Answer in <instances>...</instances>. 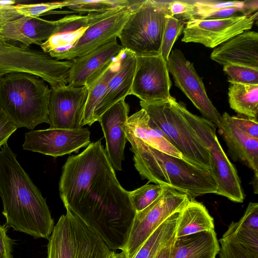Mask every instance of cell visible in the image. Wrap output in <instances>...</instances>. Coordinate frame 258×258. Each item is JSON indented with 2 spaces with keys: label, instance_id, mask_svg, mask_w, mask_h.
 Segmentation results:
<instances>
[{
  "label": "cell",
  "instance_id": "16",
  "mask_svg": "<svg viewBox=\"0 0 258 258\" xmlns=\"http://www.w3.org/2000/svg\"><path fill=\"white\" fill-rule=\"evenodd\" d=\"M49 101L48 123L50 128H83L88 88L69 85L51 88Z\"/></svg>",
  "mask_w": 258,
  "mask_h": 258
},
{
  "label": "cell",
  "instance_id": "13",
  "mask_svg": "<svg viewBox=\"0 0 258 258\" xmlns=\"http://www.w3.org/2000/svg\"><path fill=\"white\" fill-rule=\"evenodd\" d=\"M172 85L167 62L161 55L136 56L130 95L145 103L169 100Z\"/></svg>",
  "mask_w": 258,
  "mask_h": 258
},
{
  "label": "cell",
  "instance_id": "21",
  "mask_svg": "<svg viewBox=\"0 0 258 258\" xmlns=\"http://www.w3.org/2000/svg\"><path fill=\"white\" fill-rule=\"evenodd\" d=\"M211 58L224 66L233 64L258 68V34L245 31L212 51Z\"/></svg>",
  "mask_w": 258,
  "mask_h": 258
},
{
  "label": "cell",
  "instance_id": "6",
  "mask_svg": "<svg viewBox=\"0 0 258 258\" xmlns=\"http://www.w3.org/2000/svg\"><path fill=\"white\" fill-rule=\"evenodd\" d=\"M167 3L168 1H142L118 35L123 49L136 56L160 54L163 33L169 15Z\"/></svg>",
  "mask_w": 258,
  "mask_h": 258
},
{
  "label": "cell",
  "instance_id": "34",
  "mask_svg": "<svg viewBox=\"0 0 258 258\" xmlns=\"http://www.w3.org/2000/svg\"><path fill=\"white\" fill-rule=\"evenodd\" d=\"M223 71L231 84L258 85V68L229 64L223 66Z\"/></svg>",
  "mask_w": 258,
  "mask_h": 258
},
{
  "label": "cell",
  "instance_id": "25",
  "mask_svg": "<svg viewBox=\"0 0 258 258\" xmlns=\"http://www.w3.org/2000/svg\"><path fill=\"white\" fill-rule=\"evenodd\" d=\"M124 132L155 149L183 159L181 154L168 141L162 132L150 121L148 115L143 109L128 117L124 125Z\"/></svg>",
  "mask_w": 258,
  "mask_h": 258
},
{
  "label": "cell",
  "instance_id": "9",
  "mask_svg": "<svg viewBox=\"0 0 258 258\" xmlns=\"http://www.w3.org/2000/svg\"><path fill=\"white\" fill-rule=\"evenodd\" d=\"M177 105L209 150L210 171L217 185L216 194L232 202L242 203L244 195L239 177L218 140L217 126L206 118L191 113L182 103L177 102Z\"/></svg>",
  "mask_w": 258,
  "mask_h": 258
},
{
  "label": "cell",
  "instance_id": "42",
  "mask_svg": "<svg viewBox=\"0 0 258 258\" xmlns=\"http://www.w3.org/2000/svg\"><path fill=\"white\" fill-rule=\"evenodd\" d=\"M13 242L8 236L5 226L0 224V258H13Z\"/></svg>",
  "mask_w": 258,
  "mask_h": 258
},
{
  "label": "cell",
  "instance_id": "43",
  "mask_svg": "<svg viewBox=\"0 0 258 258\" xmlns=\"http://www.w3.org/2000/svg\"><path fill=\"white\" fill-rule=\"evenodd\" d=\"M16 10L15 5L0 8V29L8 22L22 17Z\"/></svg>",
  "mask_w": 258,
  "mask_h": 258
},
{
  "label": "cell",
  "instance_id": "1",
  "mask_svg": "<svg viewBox=\"0 0 258 258\" xmlns=\"http://www.w3.org/2000/svg\"><path fill=\"white\" fill-rule=\"evenodd\" d=\"M59 191L66 210L82 221L110 249H122L136 211L129 191L116 178L101 139L68 157Z\"/></svg>",
  "mask_w": 258,
  "mask_h": 258
},
{
  "label": "cell",
  "instance_id": "10",
  "mask_svg": "<svg viewBox=\"0 0 258 258\" xmlns=\"http://www.w3.org/2000/svg\"><path fill=\"white\" fill-rule=\"evenodd\" d=\"M190 200L186 194L165 186L153 203L136 213L126 241L121 250L125 257L134 258L156 229L172 215L181 211Z\"/></svg>",
  "mask_w": 258,
  "mask_h": 258
},
{
  "label": "cell",
  "instance_id": "38",
  "mask_svg": "<svg viewBox=\"0 0 258 258\" xmlns=\"http://www.w3.org/2000/svg\"><path fill=\"white\" fill-rule=\"evenodd\" d=\"M236 223L242 228L258 232V204L249 203L243 215Z\"/></svg>",
  "mask_w": 258,
  "mask_h": 258
},
{
  "label": "cell",
  "instance_id": "7",
  "mask_svg": "<svg viewBox=\"0 0 258 258\" xmlns=\"http://www.w3.org/2000/svg\"><path fill=\"white\" fill-rule=\"evenodd\" d=\"M112 251L82 221L67 210L48 238L47 258H108Z\"/></svg>",
  "mask_w": 258,
  "mask_h": 258
},
{
  "label": "cell",
  "instance_id": "33",
  "mask_svg": "<svg viewBox=\"0 0 258 258\" xmlns=\"http://www.w3.org/2000/svg\"><path fill=\"white\" fill-rule=\"evenodd\" d=\"M185 24L169 15L167 16L160 48V54L166 62L175 41L183 32Z\"/></svg>",
  "mask_w": 258,
  "mask_h": 258
},
{
  "label": "cell",
  "instance_id": "26",
  "mask_svg": "<svg viewBox=\"0 0 258 258\" xmlns=\"http://www.w3.org/2000/svg\"><path fill=\"white\" fill-rule=\"evenodd\" d=\"M214 230V219L202 203L194 200L180 212L175 237Z\"/></svg>",
  "mask_w": 258,
  "mask_h": 258
},
{
  "label": "cell",
  "instance_id": "28",
  "mask_svg": "<svg viewBox=\"0 0 258 258\" xmlns=\"http://www.w3.org/2000/svg\"><path fill=\"white\" fill-rule=\"evenodd\" d=\"M180 212L172 215L156 228L143 243L134 258H154L161 248L171 243L175 238Z\"/></svg>",
  "mask_w": 258,
  "mask_h": 258
},
{
  "label": "cell",
  "instance_id": "45",
  "mask_svg": "<svg viewBox=\"0 0 258 258\" xmlns=\"http://www.w3.org/2000/svg\"><path fill=\"white\" fill-rule=\"evenodd\" d=\"M1 8V7H0Z\"/></svg>",
  "mask_w": 258,
  "mask_h": 258
},
{
  "label": "cell",
  "instance_id": "17",
  "mask_svg": "<svg viewBox=\"0 0 258 258\" xmlns=\"http://www.w3.org/2000/svg\"><path fill=\"white\" fill-rule=\"evenodd\" d=\"M132 6H118L105 11L89 13L85 16L68 15L56 20V27L52 34L40 46L42 50L49 53L52 50L69 48L88 27L125 10Z\"/></svg>",
  "mask_w": 258,
  "mask_h": 258
},
{
  "label": "cell",
  "instance_id": "11",
  "mask_svg": "<svg viewBox=\"0 0 258 258\" xmlns=\"http://www.w3.org/2000/svg\"><path fill=\"white\" fill-rule=\"evenodd\" d=\"M257 13L217 19H192L185 23L181 41L200 43L214 48L233 37L250 30Z\"/></svg>",
  "mask_w": 258,
  "mask_h": 258
},
{
  "label": "cell",
  "instance_id": "14",
  "mask_svg": "<svg viewBox=\"0 0 258 258\" xmlns=\"http://www.w3.org/2000/svg\"><path fill=\"white\" fill-rule=\"evenodd\" d=\"M142 1H138L125 10L90 26L69 48L52 50L48 54L58 60H72L88 54L116 39L124 24Z\"/></svg>",
  "mask_w": 258,
  "mask_h": 258
},
{
  "label": "cell",
  "instance_id": "20",
  "mask_svg": "<svg viewBox=\"0 0 258 258\" xmlns=\"http://www.w3.org/2000/svg\"><path fill=\"white\" fill-rule=\"evenodd\" d=\"M217 127L232 159L246 165L253 171L254 177L258 178V139L239 128L226 112L221 115Z\"/></svg>",
  "mask_w": 258,
  "mask_h": 258
},
{
  "label": "cell",
  "instance_id": "29",
  "mask_svg": "<svg viewBox=\"0 0 258 258\" xmlns=\"http://www.w3.org/2000/svg\"><path fill=\"white\" fill-rule=\"evenodd\" d=\"M228 94L230 106L238 114L257 119L258 85L232 84Z\"/></svg>",
  "mask_w": 258,
  "mask_h": 258
},
{
  "label": "cell",
  "instance_id": "2",
  "mask_svg": "<svg viewBox=\"0 0 258 258\" xmlns=\"http://www.w3.org/2000/svg\"><path fill=\"white\" fill-rule=\"evenodd\" d=\"M0 196L8 227L48 239L54 225L46 200L7 143L0 151Z\"/></svg>",
  "mask_w": 258,
  "mask_h": 258
},
{
  "label": "cell",
  "instance_id": "35",
  "mask_svg": "<svg viewBox=\"0 0 258 258\" xmlns=\"http://www.w3.org/2000/svg\"><path fill=\"white\" fill-rule=\"evenodd\" d=\"M72 3L73 0L31 4H18L15 5V8L17 12L22 16L36 18L53 10L68 7Z\"/></svg>",
  "mask_w": 258,
  "mask_h": 258
},
{
  "label": "cell",
  "instance_id": "4",
  "mask_svg": "<svg viewBox=\"0 0 258 258\" xmlns=\"http://www.w3.org/2000/svg\"><path fill=\"white\" fill-rule=\"evenodd\" d=\"M51 89L38 76L12 72L0 77V108L18 127L48 123Z\"/></svg>",
  "mask_w": 258,
  "mask_h": 258
},
{
  "label": "cell",
  "instance_id": "27",
  "mask_svg": "<svg viewBox=\"0 0 258 258\" xmlns=\"http://www.w3.org/2000/svg\"><path fill=\"white\" fill-rule=\"evenodd\" d=\"M120 54L88 87V95L84 109L83 126H91L93 123L95 110L104 96L108 85L119 67Z\"/></svg>",
  "mask_w": 258,
  "mask_h": 258
},
{
  "label": "cell",
  "instance_id": "37",
  "mask_svg": "<svg viewBox=\"0 0 258 258\" xmlns=\"http://www.w3.org/2000/svg\"><path fill=\"white\" fill-rule=\"evenodd\" d=\"M167 10L169 15L185 23L195 18L193 1H168Z\"/></svg>",
  "mask_w": 258,
  "mask_h": 258
},
{
  "label": "cell",
  "instance_id": "23",
  "mask_svg": "<svg viewBox=\"0 0 258 258\" xmlns=\"http://www.w3.org/2000/svg\"><path fill=\"white\" fill-rule=\"evenodd\" d=\"M136 64V55L122 49L119 69L110 80L104 96L95 110L94 123L98 121L100 117L110 107L130 95Z\"/></svg>",
  "mask_w": 258,
  "mask_h": 258
},
{
  "label": "cell",
  "instance_id": "24",
  "mask_svg": "<svg viewBox=\"0 0 258 258\" xmlns=\"http://www.w3.org/2000/svg\"><path fill=\"white\" fill-rule=\"evenodd\" d=\"M219 250L214 230L175 237L169 258H216Z\"/></svg>",
  "mask_w": 258,
  "mask_h": 258
},
{
  "label": "cell",
  "instance_id": "5",
  "mask_svg": "<svg viewBox=\"0 0 258 258\" xmlns=\"http://www.w3.org/2000/svg\"><path fill=\"white\" fill-rule=\"evenodd\" d=\"M140 104L150 121L181 154L184 160L210 169L209 150L181 113L174 98L153 103L140 101Z\"/></svg>",
  "mask_w": 258,
  "mask_h": 258
},
{
  "label": "cell",
  "instance_id": "12",
  "mask_svg": "<svg viewBox=\"0 0 258 258\" xmlns=\"http://www.w3.org/2000/svg\"><path fill=\"white\" fill-rule=\"evenodd\" d=\"M167 64L175 86L191 101L205 118L217 126L221 115L208 97L202 79L193 64L180 50L174 49L169 56Z\"/></svg>",
  "mask_w": 258,
  "mask_h": 258
},
{
  "label": "cell",
  "instance_id": "15",
  "mask_svg": "<svg viewBox=\"0 0 258 258\" xmlns=\"http://www.w3.org/2000/svg\"><path fill=\"white\" fill-rule=\"evenodd\" d=\"M88 128L35 130L25 135L24 150L57 157L77 152L90 144Z\"/></svg>",
  "mask_w": 258,
  "mask_h": 258
},
{
  "label": "cell",
  "instance_id": "3",
  "mask_svg": "<svg viewBox=\"0 0 258 258\" xmlns=\"http://www.w3.org/2000/svg\"><path fill=\"white\" fill-rule=\"evenodd\" d=\"M125 133L134 153L135 167L143 179L173 188L191 200L216 194L217 183L210 170L160 151Z\"/></svg>",
  "mask_w": 258,
  "mask_h": 258
},
{
  "label": "cell",
  "instance_id": "19",
  "mask_svg": "<svg viewBox=\"0 0 258 258\" xmlns=\"http://www.w3.org/2000/svg\"><path fill=\"white\" fill-rule=\"evenodd\" d=\"M130 106L125 99H121L100 117V122L106 141L105 151L114 168L122 169L124 151L127 141L124 125L128 117Z\"/></svg>",
  "mask_w": 258,
  "mask_h": 258
},
{
  "label": "cell",
  "instance_id": "39",
  "mask_svg": "<svg viewBox=\"0 0 258 258\" xmlns=\"http://www.w3.org/2000/svg\"><path fill=\"white\" fill-rule=\"evenodd\" d=\"M234 123L241 130L252 137L258 139L257 119L242 115L231 116Z\"/></svg>",
  "mask_w": 258,
  "mask_h": 258
},
{
  "label": "cell",
  "instance_id": "32",
  "mask_svg": "<svg viewBox=\"0 0 258 258\" xmlns=\"http://www.w3.org/2000/svg\"><path fill=\"white\" fill-rule=\"evenodd\" d=\"M136 1L126 0H73L72 5L69 6L75 13L80 14L109 10L118 6H128Z\"/></svg>",
  "mask_w": 258,
  "mask_h": 258
},
{
  "label": "cell",
  "instance_id": "41",
  "mask_svg": "<svg viewBox=\"0 0 258 258\" xmlns=\"http://www.w3.org/2000/svg\"><path fill=\"white\" fill-rule=\"evenodd\" d=\"M18 128L16 124L0 108V147L7 143L9 137Z\"/></svg>",
  "mask_w": 258,
  "mask_h": 258
},
{
  "label": "cell",
  "instance_id": "31",
  "mask_svg": "<svg viewBox=\"0 0 258 258\" xmlns=\"http://www.w3.org/2000/svg\"><path fill=\"white\" fill-rule=\"evenodd\" d=\"M165 186L158 184H149L131 191L130 198L136 212H140L153 203L162 194Z\"/></svg>",
  "mask_w": 258,
  "mask_h": 258
},
{
  "label": "cell",
  "instance_id": "30",
  "mask_svg": "<svg viewBox=\"0 0 258 258\" xmlns=\"http://www.w3.org/2000/svg\"><path fill=\"white\" fill-rule=\"evenodd\" d=\"M222 238L258 258V232L242 228L236 222H232Z\"/></svg>",
  "mask_w": 258,
  "mask_h": 258
},
{
  "label": "cell",
  "instance_id": "36",
  "mask_svg": "<svg viewBox=\"0 0 258 258\" xmlns=\"http://www.w3.org/2000/svg\"><path fill=\"white\" fill-rule=\"evenodd\" d=\"M247 1L219 2L211 1H194L195 18L204 19L206 16L215 11L229 7H243Z\"/></svg>",
  "mask_w": 258,
  "mask_h": 258
},
{
  "label": "cell",
  "instance_id": "40",
  "mask_svg": "<svg viewBox=\"0 0 258 258\" xmlns=\"http://www.w3.org/2000/svg\"><path fill=\"white\" fill-rule=\"evenodd\" d=\"M220 258H255L237 246L220 239Z\"/></svg>",
  "mask_w": 258,
  "mask_h": 258
},
{
  "label": "cell",
  "instance_id": "8",
  "mask_svg": "<svg viewBox=\"0 0 258 258\" xmlns=\"http://www.w3.org/2000/svg\"><path fill=\"white\" fill-rule=\"evenodd\" d=\"M71 65V60H58L42 50L17 46L0 37V77L12 72L27 73L54 88L68 84Z\"/></svg>",
  "mask_w": 258,
  "mask_h": 258
},
{
  "label": "cell",
  "instance_id": "22",
  "mask_svg": "<svg viewBox=\"0 0 258 258\" xmlns=\"http://www.w3.org/2000/svg\"><path fill=\"white\" fill-rule=\"evenodd\" d=\"M56 27V21L22 16L6 23L0 29V37L8 41L19 42L26 48L32 44L41 46Z\"/></svg>",
  "mask_w": 258,
  "mask_h": 258
},
{
  "label": "cell",
  "instance_id": "18",
  "mask_svg": "<svg viewBox=\"0 0 258 258\" xmlns=\"http://www.w3.org/2000/svg\"><path fill=\"white\" fill-rule=\"evenodd\" d=\"M114 39L93 51L72 60L68 84L74 87H88L121 52Z\"/></svg>",
  "mask_w": 258,
  "mask_h": 258
},
{
  "label": "cell",
  "instance_id": "44",
  "mask_svg": "<svg viewBox=\"0 0 258 258\" xmlns=\"http://www.w3.org/2000/svg\"><path fill=\"white\" fill-rule=\"evenodd\" d=\"M173 242L161 248L154 258H169Z\"/></svg>",
  "mask_w": 258,
  "mask_h": 258
}]
</instances>
